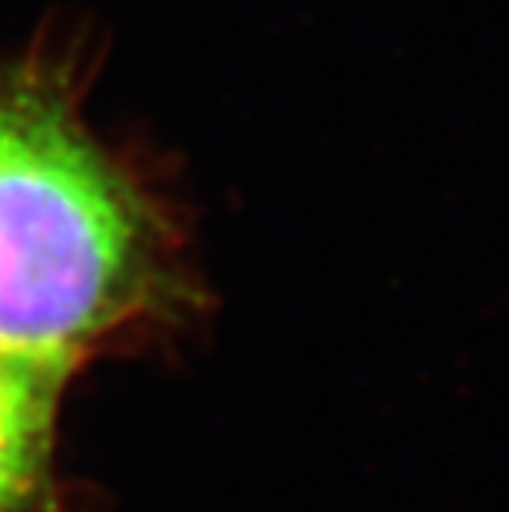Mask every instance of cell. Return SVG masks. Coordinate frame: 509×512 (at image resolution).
<instances>
[{
	"mask_svg": "<svg viewBox=\"0 0 509 512\" xmlns=\"http://www.w3.org/2000/svg\"><path fill=\"white\" fill-rule=\"evenodd\" d=\"M176 245L57 90L0 76V354L67 370L159 314Z\"/></svg>",
	"mask_w": 509,
	"mask_h": 512,
	"instance_id": "cell-1",
	"label": "cell"
},
{
	"mask_svg": "<svg viewBox=\"0 0 509 512\" xmlns=\"http://www.w3.org/2000/svg\"><path fill=\"white\" fill-rule=\"evenodd\" d=\"M63 377L0 354V512H34L47 489Z\"/></svg>",
	"mask_w": 509,
	"mask_h": 512,
	"instance_id": "cell-2",
	"label": "cell"
}]
</instances>
